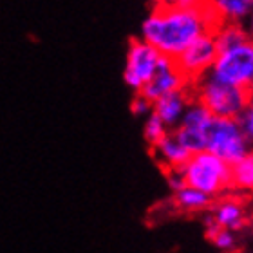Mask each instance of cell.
Returning <instances> with one entry per match:
<instances>
[{"instance_id": "6da1fadb", "label": "cell", "mask_w": 253, "mask_h": 253, "mask_svg": "<svg viewBox=\"0 0 253 253\" xmlns=\"http://www.w3.org/2000/svg\"><path fill=\"white\" fill-rule=\"evenodd\" d=\"M222 20L211 4L179 0L154 5L141 24V40L161 56L175 60L190 43L215 31Z\"/></svg>"}, {"instance_id": "7a4b0ae2", "label": "cell", "mask_w": 253, "mask_h": 253, "mask_svg": "<svg viewBox=\"0 0 253 253\" xmlns=\"http://www.w3.org/2000/svg\"><path fill=\"white\" fill-rule=\"evenodd\" d=\"M192 87V100L201 103L213 118L237 120L248 105L250 90L230 85L215 78L211 73L195 80Z\"/></svg>"}, {"instance_id": "3957f363", "label": "cell", "mask_w": 253, "mask_h": 253, "mask_svg": "<svg viewBox=\"0 0 253 253\" xmlns=\"http://www.w3.org/2000/svg\"><path fill=\"white\" fill-rule=\"evenodd\" d=\"M179 174L186 186L199 190L211 199L232 188V167L206 150L192 154L179 169Z\"/></svg>"}, {"instance_id": "277c9868", "label": "cell", "mask_w": 253, "mask_h": 253, "mask_svg": "<svg viewBox=\"0 0 253 253\" xmlns=\"http://www.w3.org/2000/svg\"><path fill=\"white\" fill-rule=\"evenodd\" d=\"M205 150L233 167L253 148L244 137L237 120L211 118L205 132Z\"/></svg>"}, {"instance_id": "5b68a950", "label": "cell", "mask_w": 253, "mask_h": 253, "mask_svg": "<svg viewBox=\"0 0 253 253\" xmlns=\"http://www.w3.org/2000/svg\"><path fill=\"white\" fill-rule=\"evenodd\" d=\"M215 78L230 85L253 90V42L241 43L237 47L217 53L213 67L210 71Z\"/></svg>"}, {"instance_id": "8992f818", "label": "cell", "mask_w": 253, "mask_h": 253, "mask_svg": "<svg viewBox=\"0 0 253 253\" xmlns=\"http://www.w3.org/2000/svg\"><path fill=\"white\" fill-rule=\"evenodd\" d=\"M159 58L161 54L143 42L141 38H132L126 49V63L123 71V80L132 90L139 94L143 87L156 76L159 67Z\"/></svg>"}, {"instance_id": "52a82bcc", "label": "cell", "mask_w": 253, "mask_h": 253, "mask_svg": "<svg viewBox=\"0 0 253 253\" xmlns=\"http://www.w3.org/2000/svg\"><path fill=\"white\" fill-rule=\"evenodd\" d=\"M215 58L217 47L213 42V35L208 33V35L197 38L194 43H190L188 47L174 60V63L190 84H194L195 80H199L201 76L210 73Z\"/></svg>"}, {"instance_id": "ba28073f", "label": "cell", "mask_w": 253, "mask_h": 253, "mask_svg": "<svg viewBox=\"0 0 253 253\" xmlns=\"http://www.w3.org/2000/svg\"><path fill=\"white\" fill-rule=\"evenodd\" d=\"M188 87H190V82L179 73V69L175 67L174 60L161 56L159 58L158 73L143 87V90L139 94L145 96L150 103H154V101H158L163 96L177 92V90H185Z\"/></svg>"}, {"instance_id": "9c48e42d", "label": "cell", "mask_w": 253, "mask_h": 253, "mask_svg": "<svg viewBox=\"0 0 253 253\" xmlns=\"http://www.w3.org/2000/svg\"><path fill=\"white\" fill-rule=\"evenodd\" d=\"M192 101V94L190 90H177L172 94H167L163 98H159L158 101L152 103V112L165 123L167 128H175L181 123V118L185 114L186 107Z\"/></svg>"}, {"instance_id": "30bf717a", "label": "cell", "mask_w": 253, "mask_h": 253, "mask_svg": "<svg viewBox=\"0 0 253 253\" xmlns=\"http://www.w3.org/2000/svg\"><path fill=\"white\" fill-rule=\"evenodd\" d=\"M152 154H154V158H156V161L159 163V167H161L165 172L179 170L181 167L188 161L190 156H192V154L175 139L172 132H169L156 147H152Z\"/></svg>"}, {"instance_id": "8fae6325", "label": "cell", "mask_w": 253, "mask_h": 253, "mask_svg": "<svg viewBox=\"0 0 253 253\" xmlns=\"http://www.w3.org/2000/svg\"><path fill=\"white\" fill-rule=\"evenodd\" d=\"M210 215L213 217L217 226L222 228V230H230L233 233L246 224L244 206L233 197H224L219 203H215Z\"/></svg>"}, {"instance_id": "7c38bea8", "label": "cell", "mask_w": 253, "mask_h": 253, "mask_svg": "<svg viewBox=\"0 0 253 253\" xmlns=\"http://www.w3.org/2000/svg\"><path fill=\"white\" fill-rule=\"evenodd\" d=\"M213 9L222 22L243 24L253 9V0H215L211 2Z\"/></svg>"}, {"instance_id": "4fadbf2b", "label": "cell", "mask_w": 253, "mask_h": 253, "mask_svg": "<svg viewBox=\"0 0 253 253\" xmlns=\"http://www.w3.org/2000/svg\"><path fill=\"white\" fill-rule=\"evenodd\" d=\"M250 38L244 31L243 24H230V22H222L221 26L213 31V42H215L217 53L228 51L241 45V43L248 42Z\"/></svg>"}, {"instance_id": "5bb4252c", "label": "cell", "mask_w": 253, "mask_h": 253, "mask_svg": "<svg viewBox=\"0 0 253 253\" xmlns=\"http://www.w3.org/2000/svg\"><path fill=\"white\" fill-rule=\"evenodd\" d=\"M174 201L181 210L186 211H201L211 205V197L186 185L177 192H174Z\"/></svg>"}, {"instance_id": "9a60e30c", "label": "cell", "mask_w": 253, "mask_h": 253, "mask_svg": "<svg viewBox=\"0 0 253 253\" xmlns=\"http://www.w3.org/2000/svg\"><path fill=\"white\" fill-rule=\"evenodd\" d=\"M211 114L206 111L205 107L197 103V101H190V105L186 107L185 114L181 118V123L177 126H183V128H190V130H197L205 134L208 125L211 122Z\"/></svg>"}, {"instance_id": "2e32d148", "label": "cell", "mask_w": 253, "mask_h": 253, "mask_svg": "<svg viewBox=\"0 0 253 253\" xmlns=\"http://www.w3.org/2000/svg\"><path fill=\"white\" fill-rule=\"evenodd\" d=\"M232 186L253 190V150L232 167Z\"/></svg>"}, {"instance_id": "e0dca14e", "label": "cell", "mask_w": 253, "mask_h": 253, "mask_svg": "<svg viewBox=\"0 0 253 253\" xmlns=\"http://www.w3.org/2000/svg\"><path fill=\"white\" fill-rule=\"evenodd\" d=\"M169 132L170 130L165 126V123L161 122L154 112L148 114L147 120H145V126H143V136H145V141L150 145V148L156 147Z\"/></svg>"}, {"instance_id": "ac0fdd59", "label": "cell", "mask_w": 253, "mask_h": 253, "mask_svg": "<svg viewBox=\"0 0 253 253\" xmlns=\"http://www.w3.org/2000/svg\"><path fill=\"white\" fill-rule=\"evenodd\" d=\"M239 125H241V130H243L244 137L248 139V143L253 148V90L250 92V100L246 109L243 111V114L237 118Z\"/></svg>"}, {"instance_id": "d6986e66", "label": "cell", "mask_w": 253, "mask_h": 253, "mask_svg": "<svg viewBox=\"0 0 253 253\" xmlns=\"http://www.w3.org/2000/svg\"><path fill=\"white\" fill-rule=\"evenodd\" d=\"M210 241L215 244V248L222 250V252H232V250L235 248V243H237L235 233L230 232V230H222V228L217 230V233L210 239Z\"/></svg>"}, {"instance_id": "ffe728a7", "label": "cell", "mask_w": 253, "mask_h": 253, "mask_svg": "<svg viewBox=\"0 0 253 253\" xmlns=\"http://www.w3.org/2000/svg\"><path fill=\"white\" fill-rule=\"evenodd\" d=\"M130 111L136 114V116H148L152 112V103L141 94H136L134 100L130 103Z\"/></svg>"}, {"instance_id": "44dd1931", "label": "cell", "mask_w": 253, "mask_h": 253, "mask_svg": "<svg viewBox=\"0 0 253 253\" xmlns=\"http://www.w3.org/2000/svg\"><path fill=\"white\" fill-rule=\"evenodd\" d=\"M167 181H169V186L172 188V192H177V190H181L185 186V181L181 177L179 170H170V172H167Z\"/></svg>"}, {"instance_id": "7402d4cb", "label": "cell", "mask_w": 253, "mask_h": 253, "mask_svg": "<svg viewBox=\"0 0 253 253\" xmlns=\"http://www.w3.org/2000/svg\"><path fill=\"white\" fill-rule=\"evenodd\" d=\"M244 31H246V35H248V38L253 42V9H252V13L248 15V18L244 20Z\"/></svg>"}, {"instance_id": "603a6c76", "label": "cell", "mask_w": 253, "mask_h": 253, "mask_svg": "<svg viewBox=\"0 0 253 253\" xmlns=\"http://www.w3.org/2000/svg\"><path fill=\"white\" fill-rule=\"evenodd\" d=\"M252 228H253V224H252Z\"/></svg>"}]
</instances>
